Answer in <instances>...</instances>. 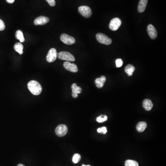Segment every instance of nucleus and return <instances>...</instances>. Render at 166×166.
<instances>
[{
  "mask_svg": "<svg viewBox=\"0 0 166 166\" xmlns=\"http://www.w3.org/2000/svg\"><path fill=\"white\" fill-rule=\"evenodd\" d=\"M27 85L29 90L34 95H39L42 91L41 85L37 81L32 80L28 83Z\"/></svg>",
  "mask_w": 166,
  "mask_h": 166,
  "instance_id": "f257e3e1",
  "label": "nucleus"
},
{
  "mask_svg": "<svg viewBox=\"0 0 166 166\" xmlns=\"http://www.w3.org/2000/svg\"><path fill=\"white\" fill-rule=\"evenodd\" d=\"M57 57L62 60H67L69 62H73L75 60L73 55L68 52H60L57 54Z\"/></svg>",
  "mask_w": 166,
  "mask_h": 166,
  "instance_id": "f03ea898",
  "label": "nucleus"
},
{
  "mask_svg": "<svg viewBox=\"0 0 166 166\" xmlns=\"http://www.w3.org/2000/svg\"><path fill=\"white\" fill-rule=\"evenodd\" d=\"M96 39L101 44L105 45H109L112 43V40L107 35L103 33H97L96 35Z\"/></svg>",
  "mask_w": 166,
  "mask_h": 166,
  "instance_id": "7ed1b4c3",
  "label": "nucleus"
},
{
  "mask_svg": "<svg viewBox=\"0 0 166 166\" xmlns=\"http://www.w3.org/2000/svg\"><path fill=\"white\" fill-rule=\"evenodd\" d=\"M79 13L85 18L90 17L92 15V11L90 8L87 6H82L79 7L78 9Z\"/></svg>",
  "mask_w": 166,
  "mask_h": 166,
  "instance_id": "20e7f679",
  "label": "nucleus"
},
{
  "mask_svg": "<svg viewBox=\"0 0 166 166\" xmlns=\"http://www.w3.org/2000/svg\"><path fill=\"white\" fill-rule=\"evenodd\" d=\"M55 132L56 134L57 135L58 137H63L67 134L68 132V127L65 124H60L56 128Z\"/></svg>",
  "mask_w": 166,
  "mask_h": 166,
  "instance_id": "39448f33",
  "label": "nucleus"
},
{
  "mask_svg": "<svg viewBox=\"0 0 166 166\" xmlns=\"http://www.w3.org/2000/svg\"><path fill=\"white\" fill-rule=\"evenodd\" d=\"M121 25V20L118 18H115L111 20L109 25V27L112 31H117Z\"/></svg>",
  "mask_w": 166,
  "mask_h": 166,
  "instance_id": "423d86ee",
  "label": "nucleus"
},
{
  "mask_svg": "<svg viewBox=\"0 0 166 166\" xmlns=\"http://www.w3.org/2000/svg\"><path fill=\"white\" fill-rule=\"evenodd\" d=\"M60 40L67 45H72L75 43V39L72 37L66 34H62L60 36Z\"/></svg>",
  "mask_w": 166,
  "mask_h": 166,
  "instance_id": "0eeeda50",
  "label": "nucleus"
},
{
  "mask_svg": "<svg viewBox=\"0 0 166 166\" xmlns=\"http://www.w3.org/2000/svg\"><path fill=\"white\" fill-rule=\"evenodd\" d=\"M57 57V53L56 50L54 48L51 49L48 53L46 57V60L48 62L51 63L56 60Z\"/></svg>",
  "mask_w": 166,
  "mask_h": 166,
  "instance_id": "6e6552de",
  "label": "nucleus"
},
{
  "mask_svg": "<svg viewBox=\"0 0 166 166\" xmlns=\"http://www.w3.org/2000/svg\"><path fill=\"white\" fill-rule=\"evenodd\" d=\"M63 66L66 70L70 71L71 72H78V67L74 63H71L69 61H66L64 62Z\"/></svg>",
  "mask_w": 166,
  "mask_h": 166,
  "instance_id": "1a4fd4ad",
  "label": "nucleus"
},
{
  "mask_svg": "<svg viewBox=\"0 0 166 166\" xmlns=\"http://www.w3.org/2000/svg\"><path fill=\"white\" fill-rule=\"evenodd\" d=\"M49 20L48 18L45 16L38 17L34 20V24L36 25H44L49 22Z\"/></svg>",
  "mask_w": 166,
  "mask_h": 166,
  "instance_id": "9d476101",
  "label": "nucleus"
},
{
  "mask_svg": "<svg viewBox=\"0 0 166 166\" xmlns=\"http://www.w3.org/2000/svg\"><path fill=\"white\" fill-rule=\"evenodd\" d=\"M147 32L148 34L152 39H155L158 36V32L155 28L152 25H149L147 27Z\"/></svg>",
  "mask_w": 166,
  "mask_h": 166,
  "instance_id": "9b49d317",
  "label": "nucleus"
},
{
  "mask_svg": "<svg viewBox=\"0 0 166 166\" xmlns=\"http://www.w3.org/2000/svg\"><path fill=\"white\" fill-rule=\"evenodd\" d=\"M106 77L104 76H102L100 78H98L96 79L95 84L96 87L98 88H101L103 87L106 81Z\"/></svg>",
  "mask_w": 166,
  "mask_h": 166,
  "instance_id": "f8f14e48",
  "label": "nucleus"
},
{
  "mask_svg": "<svg viewBox=\"0 0 166 166\" xmlns=\"http://www.w3.org/2000/svg\"><path fill=\"white\" fill-rule=\"evenodd\" d=\"M148 0H140L138 6V11L139 13H143L145 11L147 5Z\"/></svg>",
  "mask_w": 166,
  "mask_h": 166,
  "instance_id": "ddd939ff",
  "label": "nucleus"
},
{
  "mask_svg": "<svg viewBox=\"0 0 166 166\" xmlns=\"http://www.w3.org/2000/svg\"><path fill=\"white\" fill-rule=\"evenodd\" d=\"M143 105L144 109L147 111H150L151 110L153 106L151 101L150 99H148L143 101Z\"/></svg>",
  "mask_w": 166,
  "mask_h": 166,
  "instance_id": "4468645a",
  "label": "nucleus"
},
{
  "mask_svg": "<svg viewBox=\"0 0 166 166\" xmlns=\"http://www.w3.org/2000/svg\"><path fill=\"white\" fill-rule=\"evenodd\" d=\"M135 68L132 65L129 64L126 66L124 68L125 72L128 75V76H131L133 75V72H134Z\"/></svg>",
  "mask_w": 166,
  "mask_h": 166,
  "instance_id": "2eb2a0df",
  "label": "nucleus"
},
{
  "mask_svg": "<svg viewBox=\"0 0 166 166\" xmlns=\"http://www.w3.org/2000/svg\"><path fill=\"white\" fill-rule=\"evenodd\" d=\"M147 127V123L144 121H141L137 124L136 128L139 132H142L144 131Z\"/></svg>",
  "mask_w": 166,
  "mask_h": 166,
  "instance_id": "dca6fc26",
  "label": "nucleus"
},
{
  "mask_svg": "<svg viewBox=\"0 0 166 166\" xmlns=\"http://www.w3.org/2000/svg\"><path fill=\"white\" fill-rule=\"evenodd\" d=\"M23 45L21 43H16L14 46V50L19 53L20 55H22L23 54Z\"/></svg>",
  "mask_w": 166,
  "mask_h": 166,
  "instance_id": "f3484780",
  "label": "nucleus"
},
{
  "mask_svg": "<svg viewBox=\"0 0 166 166\" xmlns=\"http://www.w3.org/2000/svg\"><path fill=\"white\" fill-rule=\"evenodd\" d=\"M15 37L17 39L20 40V43H23L25 40L24 36H23V32L21 30H18L16 32Z\"/></svg>",
  "mask_w": 166,
  "mask_h": 166,
  "instance_id": "a211bd4d",
  "label": "nucleus"
},
{
  "mask_svg": "<svg viewBox=\"0 0 166 166\" xmlns=\"http://www.w3.org/2000/svg\"><path fill=\"white\" fill-rule=\"evenodd\" d=\"M72 93H75V94H79L81 93L82 92V89L79 87H78L77 85L76 84H73L72 85Z\"/></svg>",
  "mask_w": 166,
  "mask_h": 166,
  "instance_id": "6ab92c4d",
  "label": "nucleus"
},
{
  "mask_svg": "<svg viewBox=\"0 0 166 166\" xmlns=\"http://www.w3.org/2000/svg\"><path fill=\"white\" fill-rule=\"evenodd\" d=\"M125 166H139V163L134 160H127L125 162Z\"/></svg>",
  "mask_w": 166,
  "mask_h": 166,
  "instance_id": "aec40b11",
  "label": "nucleus"
},
{
  "mask_svg": "<svg viewBox=\"0 0 166 166\" xmlns=\"http://www.w3.org/2000/svg\"><path fill=\"white\" fill-rule=\"evenodd\" d=\"M108 117L105 115H101L96 118V121L99 123L103 122L107 120Z\"/></svg>",
  "mask_w": 166,
  "mask_h": 166,
  "instance_id": "412c9836",
  "label": "nucleus"
},
{
  "mask_svg": "<svg viewBox=\"0 0 166 166\" xmlns=\"http://www.w3.org/2000/svg\"><path fill=\"white\" fill-rule=\"evenodd\" d=\"M81 159V156L79 154H75L74 155L72 158V162L74 163H77L79 162Z\"/></svg>",
  "mask_w": 166,
  "mask_h": 166,
  "instance_id": "4be33fe9",
  "label": "nucleus"
},
{
  "mask_svg": "<svg viewBox=\"0 0 166 166\" xmlns=\"http://www.w3.org/2000/svg\"><path fill=\"white\" fill-rule=\"evenodd\" d=\"M97 131L98 133H103L104 134H105L107 132V129L106 127H103L98 128Z\"/></svg>",
  "mask_w": 166,
  "mask_h": 166,
  "instance_id": "5701e85b",
  "label": "nucleus"
},
{
  "mask_svg": "<svg viewBox=\"0 0 166 166\" xmlns=\"http://www.w3.org/2000/svg\"><path fill=\"white\" fill-rule=\"evenodd\" d=\"M116 68H119L122 67L123 64V60L121 59H117L115 61Z\"/></svg>",
  "mask_w": 166,
  "mask_h": 166,
  "instance_id": "b1692460",
  "label": "nucleus"
},
{
  "mask_svg": "<svg viewBox=\"0 0 166 166\" xmlns=\"http://www.w3.org/2000/svg\"><path fill=\"white\" fill-rule=\"evenodd\" d=\"M5 28V25L4 23L2 20L0 19V31H4Z\"/></svg>",
  "mask_w": 166,
  "mask_h": 166,
  "instance_id": "393cba45",
  "label": "nucleus"
},
{
  "mask_svg": "<svg viewBox=\"0 0 166 166\" xmlns=\"http://www.w3.org/2000/svg\"><path fill=\"white\" fill-rule=\"evenodd\" d=\"M48 2L49 5L51 7H54L56 5V1L55 0H46Z\"/></svg>",
  "mask_w": 166,
  "mask_h": 166,
  "instance_id": "a878e982",
  "label": "nucleus"
},
{
  "mask_svg": "<svg viewBox=\"0 0 166 166\" xmlns=\"http://www.w3.org/2000/svg\"><path fill=\"white\" fill-rule=\"evenodd\" d=\"M6 1L9 4H13L15 1V0H6Z\"/></svg>",
  "mask_w": 166,
  "mask_h": 166,
  "instance_id": "bb28decb",
  "label": "nucleus"
},
{
  "mask_svg": "<svg viewBox=\"0 0 166 166\" xmlns=\"http://www.w3.org/2000/svg\"><path fill=\"white\" fill-rule=\"evenodd\" d=\"M72 96L73 98H77L78 96V94L75 93H72Z\"/></svg>",
  "mask_w": 166,
  "mask_h": 166,
  "instance_id": "cd10ccee",
  "label": "nucleus"
},
{
  "mask_svg": "<svg viewBox=\"0 0 166 166\" xmlns=\"http://www.w3.org/2000/svg\"><path fill=\"white\" fill-rule=\"evenodd\" d=\"M17 166H25V165H23L22 164H19V165H18Z\"/></svg>",
  "mask_w": 166,
  "mask_h": 166,
  "instance_id": "c85d7f7f",
  "label": "nucleus"
},
{
  "mask_svg": "<svg viewBox=\"0 0 166 166\" xmlns=\"http://www.w3.org/2000/svg\"><path fill=\"white\" fill-rule=\"evenodd\" d=\"M82 166H90V165H84V164H83V165H82Z\"/></svg>",
  "mask_w": 166,
  "mask_h": 166,
  "instance_id": "c756f323",
  "label": "nucleus"
}]
</instances>
